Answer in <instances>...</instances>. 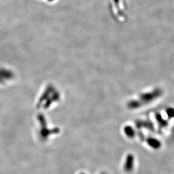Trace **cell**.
I'll list each match as a JSON object with an SVG mask.
<instances>
[{
  "label": "cell",
  "instance_id": "obj_3",
  "mask_svg": "<svg viewBox=\"0 0 174 174\" xmlns=\"http://www.w3.org/2000/svg\"></svg>",
  "mask_w": 174,
  "mask_h": 174
},
{
  "label": "cell",
  "instance_id": "obj_1",
  "mask_svg": "<svg viewBox=\"0 0 174 174\" xmlns=\"http://www.w3.org/2000/svg\"><path fill=\"white\" fill-rule=\"evenodd\" d=\"M134 158L132 154H128L127 156L124 163V170L127 172H130L133 170L134 167Z\"/></svg>",
  "mask_w": 174,
  "mask_h": 174
},
{
  "label": "cell",
  "instance_id": "obj_2",
  "mask_svg": "<svg viewBox=\"0 0 174 174\" xmlns=\"http://www.w3.org/2000/svg\"><path fill=\"white\" fill-rule=\"evenodd\" d=\"M149 145L152 146L153 148L155 149H157L160 147V142L157 141L154 139H149V140L148 141Z\"/></svg>",
  "mask_w": 174,
  "mask_h": 174
},
{
  "label": "cell",
  "instance_id": "obj_4",
  "mask_svg": "<svg viewBox=\"0 0 174 174\" xmlns=\"http://www.w3.org/2000/svg\"></svg>",
  "mask_w": 174,
  "mask_h": 174
}]
</instances>
